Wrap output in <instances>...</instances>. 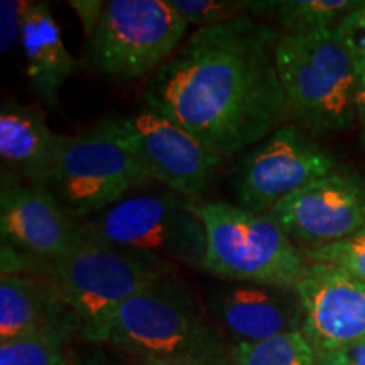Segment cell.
<instances>
[{"label":"cell","instance_id":"cell-25","mask_svg":"<svg viewBox=\"0 0 365 365\" xmlns=\"http://www.w3.org/2000/svg\"><path fill=\"white\" fill-rule=\"evenodd\" d=\"M317 365H365V339L335 352L317 355Z\"/></svg>","mask_w":365,"mask_h":365},{"label":"cell","instance_id":"cell-12","mask_svg":"<svg viewBox=\"0 0 365 365\" xmlns=\"http://www.w3.org/2000/svg\"><path fill=\"white\" fill-rule=\"evenodd\" d=\"M267 217L303 250L345 240L365 228V180L336 170L294 191Z\"/></svg>","mask_w":365,"mask_h":365},{"label":"cell","instance_id":"cell-6","mask_svg":"<svg viewBox=\"0 0 365 365\" xmlns=\"http://www.w3.org/2000/svg\"><path fill=\"white\" fill-rule=\"evenodd\" d=\"M150 180L110 117L63 135L46 188L80 220L130 196Z\"/></svg>","mask_w":365,"mask_h":365},{"label":"cell","instance_id":"cell-9","mask_svg":"<svg viewBox=\"0 0 365 365\" xmlns=\"http://www.w3.org/2000/svg\"><path fill=\"white\" fill-rule=\"evenodd\" d=\"M336 170L331 153L296 124H284L242 153L230 173V188L239 207L267 215L294 191Z\"/></svg>","mask_w":365,"mask_h":365},{"label":"cell","instance_id":"cell-21","mask_svg":"<svg viewBox=\"0 0 365 365\" xmlns=\"http://www.w3.org/2000/svg\"><path fill=\"white\" fill-rule=\"evenodd\" d=\"M186 24L198 29L249 16V0H168Z\"/></svg>","mask_w":365,"mask_h":365},{"label":"cell","instance_id":"cell-8","mask_svg":"<svg viewBox=\"0 0 365 365\" xmlns=\"http://www.w3.org/2000/svg\"><path fill=\"white\" fill-rule=\"evenodd\" d=\"M186 31L168 0H110L86 41L88 61L108 78L139 80L175 54Z\"/></svg>","mask_w":365,"mask_h":365},{"label":"cell","instance_id":"cell-10","mask_svg":"<svg viewBox=\"0 0 365 365\" xmlns=\"http://www.w3.org/2000/svg\"><path fill=\"white\" fill-rule=\"evenodd\" d=\"M108 117L150 181L190 202H200L215 185L223 158L175 120L145 103L134 112Z\"/></svg>","mask_w":365,"mask_h":365},{"label":"cell","instance_id":"cell-22","mask_svg":"<svg viewBox=\"0 0 365 365\" xmlns=\"http://www.w3.org/2000/svg\"><path fill=\"white\" fill-rule=\"evenodd\" d=\"M309 264H330L365 282V228L335 244L304 249Z\"/></svg>","mask_w":365,"mask_h":365},{"label":"cell","instance_id":"cell-2","mask_svg":"<svg viewBox=\"0 0 365 365\" xmlns=\"http://www.w3.org/2000/svg\"><path fill=\"white\" fill-rule=\"evenodd\" d=\"M108 344L130 359L182 365H228L230 355L208 309L178 274L154 281L127 301Z\"/></svg>","mask_w":365,"mask_h":365},{"label":"cell","instance_id":"cell-7","mask_svg":"<svg viewBox=\"0 0 365 365\" xmlns=\"http://www.w3.org/2000/svg\"><path fill=\"white\" fill-rule=\"evenodd\" d=\"M100 240L175 266L203 267L207 234L191 202L170 190L130 195L83 220Z\"/></svg>","mask_w":365,"mask_h":365},{"label":"cell","instance_id":"cell-26","mask_svg":"<svg viewBox=\"0 0 365 365\" xmlns=\"http://www.w3.org/2000/svg\"><path fill=\"white\" fill-rule=\"evenodd\" d=\"M68 4H70V7L78 16L81 27H83V34L88 39L93 34L98 21L102 19L105 4L107 2H102V0H71Z\"/></svg>","mask_w":365,"mask_h":365},{"label":"cell","instance_id":"cell-20","mask_svg":"<svg viewBox=\"0 0 365 365\" xmlns=\"http://www.w3.org/2000/svg\"><path fill=\"white\" fill-rule=\"evenodd\" d=\"M65 344L48 335L0 341V365H68Z\"/></svg>","mask_w":365,"mask_h":365},{"label":"cell","instance_id":"cell-29","mask_svg":"<svg viewBox=\"0 0 365 365\" xmlns=\"http://www.w3.org/2000/svg\"><path fill=\"white\" fill-rule=\"evenodd\" d=\"M132 364L134 365H182V364H175V362H163V360H156V359H132Z\"/></svg>","mask_w":365,"mask_h":365},{"label":"cell","instance_id":"cell-16","mask_svg":"<svg viewBox=\"0 0 365 365\" xmlns=\"http://www.w3.org/2000/svg\"><path fill=\"white\" fill-rule=\"evenodd\" d=\"M63 135L49 129L39 105L4 100L0 105V163L2 185H46Z\"/></svg>","mask_w":365,"mask_h":365},{"label":"cell","instance_id":"cell-24","mask_svg":"<svg viewBox=\"0 0 365 365\" xmlns=\"http://www.w3.org/2000/svg\"><path fill=\"white\" fill-rule=\"evenodd\" d=\"M33 0H2L0 2V48L4 54L12 53L21 44L27 11Z\"/></svg>","mask_w":365,"mask_h":365},{"label":"cell","instance_id":"cell-14","mask_svg":"<svg viewBox=\"0 0 365 365\" xmlns=\"http://www.w3.org/2000/svg\"><path fill=\"white\" fill-rule=\"evenodd\" d=\"M207 309L230 346L299 331L303 325L296 287L234 282L217 287Z\"/></svg>","mask_w":365,"mask_h":365},{"label":"cell","instance_id":"cell-27","mask_svg":"<svg viewBox=\"0 0 365 365\" xmlns=\"http://www.w3.org/2000/svg\"><path fill=\"white\" fill-rule=\"evenodd\" d=\"M81 365H122V364H118L117 360L108 357L107 354L93 350V352H88L83 355V359H81Z\"/></svg>","mask_w":365,"mask_h":365},{"label":"cell","instance_id":"cell-28","mask_svg":"<svg viewBox=\"0 0 365 365\" xmlns=\"http://www.w3.org/2000/svg\"><path fill=\"white\" fill-rule=\"evenodd\" d=\"M355 105H357V115L365 113V76L359 81L357 95H355Z\"/></svg>","mask_w":365,"mask_h":365},{"label":"cell","instance_id":"cell-17","mask_svg":"<svg viewBox=\"0 0 365 365\" xmlns=\"http://www.w3.org/2000/svg\"><path fill=\"white\" fill-rule=\"evenodd\" d=\"M19 48L24 56L31 91L41 103L56 107L59 95L75 73L78 61L68 51L48 2H31Z\"/></svg>","mask_w":365,"mask_h":365},{"label":"cell","instance_id":"cell-15","mask_svg":"<svg viewBox=\"0 0 365 365\" xmlns=\"http://www.w3.org/2000/svg\"><path fill=\"white\" fill-rule=\"evenodd\" d=\"M48 335L68 341L78 322L48 271L7 272L0 277V341Z\"/></svg>","mask_w":365,"mask_h":365},{"label":"cell","instance_id":"cell-11","mask_svg":"<svg viewBox=\"0 0 365 365\" xmlns=\"http://www.w3.org/2000/svg\"><path fill=\"white\" fill-rule=\"evenodd\" d=\"M0 235L2 267L29 262L46 271L85 239L86 228L44 185L12 182L0 191Z\"/></svg>","mask_w":365,"mask_h":365},{"label":"cell","instance_id":"cell-3","mask_svg":"<svg viewBox=\"0 0 365 365\" xmlns=\"http://www.w3.org/2000/svg\"><path fill=\"white\" fill-rule=\"evenodd\" d=\"M46 271L75 314L80 336L93 345L108 344L118 313L132 296L178 274L175 264L117 247L88 232Z\"/></svg>","mask_w":365,"mask_h":365},{"label":"cell","instance_id":"cell-18","mask_svg":"<svg viewBox=\"0 0 365 365\" xmlns=\"http://www.w3.org/2000/svg\"><path fill=\"white\" fill-rule=\"evenodd\" d=\"M362 0H249V16H271L284 34H307L336 27Z\"/></svg>","mask_w":365,"mask_h":365},{"label":"cell","instance_id":"cell-23","mask_svg":"<svg viewBox=\"0 0 365 365\" xmlns=\"http://www.w3.org/2000/svg\"><path fill=\"white\" fill-rule=\"evenodd\" d=\"M336 33L352 58L360 81L365 76V0L339 22Z\"/></svg>","mask_w":365,"mask_h":365},{"label":"cell","instance_id":"cell-19","mask_svg":"<svg viewBox=\"0 0 365 365\" xmlns=\"http://www.w3.org/2000/svg\"><path fill=\"white\" fill-rule=\"evenodd\" d=\"M228 365H317V352L303 331H289L257 344L230 346Z\"/></svg>","mask_w":365,"mask_h":365},{"label":"cell","instance_id":"cell-1","mask_svg":"<svg viewBox=\"0 0 365 365\" xmlns=\"http://www.w3.org/2000/svg\"><path fill=\"white\" fill-rule=\"evenodd\" d=\"M282 36L254 16L196 29L150 75L143 103L220 158L245 153L289 118L276 65Z\"/></svg>","mask_w":365,"mask_h":365},{"label":"cell","instance_id":"cell-4","mask_svg":"<svg viewBox=\"0 0 365 365\" xmlns=\"http://www.w3.org/2000/svg\"><path fill=\"white\" fill-rule=\"evenodd\" d=\"M276 65L289 118L314 134H336L357 118L359 75L336 27L284 34Z\"/></svg>","mask_w":365,"mask_h":365},{"label":"cell","instance_id":"cell-13","mask_svg":"<svg viewBox=\"0 0 365 365\" xmlns=\"http://www.w3.org/2000/svg\"><path fill=\"white\" fill-rule=\"evenodd\" d=\"M303 308L301 331L317 355L365 339V282L330 264H309L296 284Z\"/></svg>","mask_w":365,"mask_h":365},{"label":"cell","instance_id":"cell-5","mask_svg":"<svg viewBox=\"0 0 365 365\" xmlns=\"http://www.w3.org/2000/svg\"><path fill=\"white\" fill-rule=\"evenodd\" d=\"M203 223V271L232 282L296 287L309 262L272 218L225 202H191Z\"/></svg>","mask_w":365,"mask_h":365},{"label":"cell","instance_id":"cell-30","mask_svg":"<svg viewBox=\"0 0 365 365\" xmlns=\"http://www.w3.org/2000/svg\"><path fill=\"white\" fill-rule=\"evenodd\" d=\"M359 118H360V122H362V125H364V132H365V113H362V115H359Z\"/></svg>","mask_w":365,"mask_h":365}]
</instances>
